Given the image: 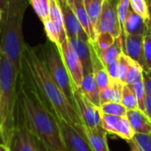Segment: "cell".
Masks as SVG:
<instances>
[{"label": "cell", "mask_w": 151, "mask_h": 151, "mask_svg": "<svg viewBox=\"0 0 151 151\" xmlns=\"http://www.w3.org/2000/svg\"><path fill=\"white\" fill-rule=\"evenodd\" d=\"M17 113L28 131L49 150L67 151L56 115L45 104L23 67L19 76Z\"/></svg>", "instance_id": "1"}, {"label": "cell", "mask_w": 151, "mask_h": 151, "mask_svg": "<svg viewBox=\"0 0 151 151\" xmlns=\"http://www.w3.org/2000/svg\"><path fill=\"white\" fill-rule=\"evenodd\" d=\"M21 67L27 71L43 101L56 117L70 123L81 133V129L83 124L77 111L69 104L54 81L44 61L36 50L27 44L23 53Z\"/></svg>", "instance_id": "2"}, {"label": "cell", "mask_w": 151, "mask_h": 151, "mask_svg": "<svg viewBox=\"0 0 151 151\" xmlns=\"http://www.w3.org/2000/svg\"><path fill=\"white\" fill-rule=\"evenodd\" d=\"M19 72L0 52V143L10 147L17 123Z\"/></svg>", "instance_id": "3"}, {"label": "cell", "mask_w": 151, "mask_h": 151, "mask_svg": "<svg viewBox=\"0 0 151 151\" xmlns=\"http://www.w3.org/2000/svg\"><path fill=\"white\" fill-rule=\"evenodd\" d=\"M28 0H10L0 21V52L20 73L26 43L22 34L23 19Z\"/></svg>", "instance_id": "4"}, {"label": "cell", "mask_w": 151, "mask_h": 151, "mask_svg": "<svg viewBox=\"0 0 151 151\" xmlns=\"http://www.w3.org/2000/svg\"><path fill=\"white\" fill-rule=\"evenodd\" d=\"M41 48V58L44 61L52 79L59 87L69 104L76 110L73 93L75 86L65 67L59 48L50 42H46Z\"/></svg>", "instance_id": "5"}, {"label": "cell", "mask_w": 151, "mask_h": 151, "mask_svg": "<svg viewBox=\"0 0 151 151\" xmlns=\"http://www.w3.org/2000/svg\"><path fill=\"white\" fill-rule=\"evenodd\" d=\"M95 29L96 35L103 32H108L115 38L121 35L122 28L118 15L117 4L112 0L104 1L102 12Z\"/></svg>", "instance_id": "6"}, {"label": "cell", "mask_w": 151, "mask_h": 151, "mask_svg": "<svg viewBox=\"0 0 151 151\" xmlns=\"http://www.w3.org/2000/svg\"><path fill=\"white\" fill-rule=\"evenodd\" d=\"M74 100L76 111L82 121L83 126L88 127H96L101 126L102 111L100 107L91 103L80 90L74 88Z\"/></svg>", "instance_id": "7"}, {"label": "cell", "mask_w": 151, "mask_h": 151, "mask_svg": "<svg viewBox=\"0 0 151 151\" xmlns=\"http://www.w3.org/2000/svg\"><path fill=\"white\" fill-rule=\"evenodd\" d=\"M59 50L75 88H80L84 76L83 67L78 55L76 54L67 38L65 41H64V42L61 43Z\"/></svg>", "instance_id": "8"}, {"label": "cell", "mask_w": 151, "mask_h": 151, "mask_svg": "<svg viewBox=\"0 0 151 151\" xmlns=\"http://www.w3.org/2000/svg\"><path fill=\"white\" fill-rule=\"evenodd\" d=\"M58 121L67 151H94L86 137L73 125L60 119Z\"/></svg>", "instance_id": "9"}, {"label": "cell", "mask_w": 151, "mask_h": 151, "mask_svg": "<svg viewBox=\"0 0 151 151\" xmlns=\"http://www.w3.org/2000/svg\"><path fill=\"white\" fill-rule=\"evenodd\" d=\"M60 5L63 18H64V25L65 28V33L67 38H79L85 42H90L88 35L83 29L77 17L68 5L66 1L58 0Z\"/></svg>", "instance_id": "10"}, {"label": "cell", "mask_w": 151, "mask_h": 151, "mask_svg": "<svg viewBox=\"0 0 151 151\" xmlns=\"http://www.w3.org/2000/svg\"><path fill=\"white\" fill-rule=\"evenodd\" d=\"M10 151H36L31 133L17 113V123L12 137Z\"/></svg>", "instance_id": "11"}, {"label": "cell", "mask_w": 151, "mask_h": 151, "mask_svg": "<svg viewBox=\"0 0 151 151\" xmlns=\"http://www.w3.org/2000/svg\"><path fill=\"white\" fill-rule=\"evenodd\" d=\"M123 34V51L132 60L138 63L143 69L148 71L143 49L144 35H129Z\"/></svg>", "instance_id": "12"}, {"label": "cell", "mask_w": 151, "mask_h": 151, "mask_svg": "<svg viewBox=\"0 0 151 151\" xmlns=\"http://www.w3.org/2000/svg\"><path fill=\"white\" fill-rule=\"evenodd\" d=\"M81 134H84L94 151H111L108 145V133L102 127H81Z\"/></svg>", "instance_id": "13"}, {"label": "cell", "mask_w": 151, "mask_h": 151, "mask_svg": "<svg viewBox=\"0 0 151 151\" xmlns=\"http://www.w3.org/2000/svg\"><path fill=\"white\" fill-rule=\"evenodd\" d=\"M66 2L88 35L90 42H94L96 38V33L85 8L84 0H67Z\"/></svg>", "instance_id": "14"}, {"label": "cell", "mask_w": 151, "mask_h": 151, "mask_svg": "<svg viewBox=\"0 0 151 151\" xmlns=\"http://www.w3.org/2000/svg\"><path fill=\"white\" fill-rule=\"evenodd\" d=\"M67 39L81 62L83 67V73L87 74V73H93L91 42H85L79 38H67Z\"/></svg>", "instance_id": "15"}, {"label": "cell", "mask_w": 151, "mask_h": 151, "mask_svg": "<svg viewBox=\"0 0 151 151\" xmlns=\"http://www.w3.org/2000/svg\"><path fill=\"white\" fill-rule=\"evenodd\" d=\"M147 30L146 20L132 9L129 10L122 27V33L129 35H144Z\"/></svg>", "instance_id": "16"}, {"label": "cell", "mask_w": 151, "mask_h": 151, "mask_svg": "<svg viewBox=\"0 0 151 151\" xmlns=\"http://www.w3.org/2000/svg\"><path fill=\"white\" fill-rule=\"evenodd\" d=\"M127 118L135 134H151V121L144 111L140 109L127 111Z\"/></svg>", "instance_id": "17"}, {"label": "cell", "mask_w": 151, "mask_h": 151, "mask_svg": "<svg viewBox=\"0 0 151 151\" xmlns=\"http://www.w3.org/2000/svg\"><path fill=\"white\" fill-rule=\"evenodd\" d=\"M80 90L95 105L100 107V90L93 73L84 74Z\"/></svg>", "instance_id": "18"}, {"label": "cell", "mask_w": 151, "mask_h": 151, "mask_svg": "<svg viewBox=\"0 0 151 151\" xmlns=\"http://www.w3.org/2000/svg\"><path fill=\"white\" fill-rule=\"evenodd\" d=\"M123 52V34H121L119 37L115 38V41L111 46H110L107 50L96 54L105 67L106 65L117 61Z\"/></svg>", "instance_id": "19"}, {"label": "cell", "mask_w": 151, "mask_h": 151, "mask_svg": "<svg viewBox=\"0 0 151 151\" xmlns=\"http://www.w3.org/2000/svg\"><path fill=\"white\" fill-rule=\"evenodd\" d=\"M49 14H50V19L52 20V22L55 24L58 29L60 45H61V43L66 40L67 36L65 33V25H64V18H63L62 11H61L60 5L58 0H50Z\"/></svg>", "instance_id": "20"}, {"label": "cell", "mask_w": 151, "mask_h": 151, "mask_svg": "<svg viewBox=\"0 0 151 151\" xmlns=\"http://www.w3.org/2000/svg\"><path fill=\"white\" fill-rule=\"evenodd\" d=\"M113 134L117 135L118 137L127 142L134 138L135 132L134 131L127 118L123 117V118H120L119 121L118 122V124L114 129Z\"/></svg>", "instance_id": "21"}, {"label": "cell", "mask_w": 151, "mask_h": 151, "mask_svg": "<svg viewBox=\"0 0 151 151\" xmlns=\"http://www.w3.org/2000/svg\"><path fill=\"white\" fill-rule=\"evenodd\" d=\"M104 1V0H84L85 8L94 27H96L101 15Z\"/></svg>", "instance_id": "22"}, {"label": "cell", "mask_w": 151, "mask_h": 151, "mask_svg": "<svg viewBox=\"0 0 151 151\" xmlns=\"http://www.w3.org/2000/svg\"><path fill=\"white\" fill-rule=\"evenodd\" d=\"M114 41H115V37L111 34L108 32H103L96 35V41L92 42V44L96 53H99L107 50L110 46H111Z\"/></svg>", "instance_id": "23"}, {"label": "cell", "mask_w": 151, "mask_h": 151, "mask_svg": "<svg viewBox=\"0 0 151 151\" xmlns=\"http://www.w3.org/2000/svg\"><path fill=\"white\" fill-rule=\"evenodd\" d=\"M120 104L126 107L127 111L132 110H137L138 107V102L135 97V95L132 88L127 86V84L124 85L123 90H122V96H121V102Z\"/></svg>", "instance_id": "24"}, {"label": "cell", "mask_w": 151, "mask_h": 151, "mask_svg": "<svg viewBox=\"0 0 151 151\" xmlns=\"http://www.w3.org/2000/svg\"><path fill=\"white\" fill-rule=\"evenodd\" d=\"M29 4L42 22L50 18V0H29Z\"/></svg>", "instance_id": "25"}, {"label": "cell", "mask_w": 151, "mask_h": 151, "mask_svg": "<svg viewBox=\"0 0 151 151\" xmlns=\"http://www.w3.org/2000/svg\"><path fill=\"white\" fill-rule=\"evenodd\" d=\"M142 73H143L142 67L138 63H136L135 61L131 59L129 70H128L127 80H126V84L128 86H131V85H134L136 82L142 81Z\"/></svg>", "instance_id": "26"}, {"label": "cell", "mask_w": 151, "mask_h": 151, "mask_svg": "<svg viewBox=\"0 0 151 151\" xmlns=\"http://www.w3.org/2000/svg\"><path fill=\"white\" fill-rule=\"evenodd\" d=\"M100 109L103 113L115 115V116H118L120 118L127 117V110L126 109V107L124 105H122L121 104L113 103V102H110V103L102 104L100 106Z\"/></svg>", "instance_id": "27"}, {"label": "cell", "mask_w": 151, "mask_h": 151, "mask_svg": "<svg viewBox=\"0 0 151 151\" xmlns=\"http://www.w3.org/2000/svg\"><path fill=\"white\" fill-rule=\"evenodd\" d=\"M128 86V85H127ZM132 90L134 91L135 97L138 102V107L141 111H145V103H146V97H147V92L145 89V86L143 83V81H140L136 82L134 85L129 86Z\"/></svg>", "instance_id": "28"}, {"label": "cell", "mask_w": 151, "mask_h": 151, "mask_svg": "<svg viewBox=\"0 0 151 151\" xmlns=\"http://www.w3.org/2000/svg\"><path fill=\"white\" fill-rule=\"evenodd\" d=\"M42 24H43L44 31H45V34L47 35L49 42L54 43L60 49L59 35H58V29H57L55 24L52 22V20L50 18L45 19L44 21H42Z\"/></svg>", "instance_id": "29"}, {"label": "cell", "mask_w": 151, "mask_h": 151, "mask_svg": "<svg viewBox=\"0 0 151 151\" xmlns=\"http://www.w3.org/2000/svg\"><path fill=\"white\" fill-rule=\"evenodd\" d=\"M131 58L127 56L124 52L121 53V55L119 58V75H118V81H119L121 83L126 84V80L127 76V73L129 70Z\"/></svg>", "instance_id": "30"}, {"label": "cell", "mask_w": 151, "mask_h": 151, "mask_svg": "<svg viewBox=\"0 0 151 151\" xmlns=\"http://www.w3.org/2000/svg\"><path fill=\"white\" fill-rule=\"evenodd\" d=\"M119 119H120V117L102 112V115H101V126L108 134H113L114 129H115L118 122L119 121Z\"/></svg>", "instance_id": "31"}, {"label": "cell", "mask_w": 151, "mask_h": 151, "mask_svg": "<svg viewBox=\"0 0 151 151\" xmlns=\"http://www.w3.org/2000/svg\"><path fill=\"white\" fill-rule=\"evenodd\" d=\"M130 6L132 10L138 15L142 17L146 20V22L149 20V6L146 0H130Z\"/></svg>", "instance_id": "32"}, {"label": "cell", "mask_w": 151, "mask_h": 151, "mask_svg": "<svg viewBox=\"0 0 151 151\" xmlns=\"http://www.w3.org/2000/svg\"><path fill=\"white\" fill-rule=\"evenodd\" d=\"M143 49L147 69L151 70V29L150 27H148L143 36Z\"/></svg>", "instance_id": "33"}, {"label": "cell", "mask_w": 151, "mask_h": 151, "mask_svg": "<svg viewBox=\"0 0 151 151\" xmlns=\"http://www.w3.org/2000/svg\"><path fill=\"white\" fill-rule=\"evenodd\" d=\"M117 10H118V15L122 28L126 17L130 10V0H119L117 3Z\"/></svg>", "instance_id": "34"}, {"label": "cell", "mask_w": 151, "mask_h": 151, "mask_svg": "<svg viewBox=\"0 0 151 151\" xmlns=\"http://www.w3.org/2000/svg\"><path fill=\"white\" fill-rule=\"evenodd\" d=\"M133 139L144 151H151V134H135Z\"/></svg>", "instance_id": "35"}, {"label": "cell", "mask_w": 151, "mask_h": 151, "mask_svg": "<svg viewBox=\"0 0 151 151\" xmlns=\"http://www.w3.org/2000/svg\"><path fill=\"white\" fill-rule=\"evenodd\" d=\"M111 80H118L119 75V59L105 66Z\"/></svg>", "instance_id": "36"}, {"label": "cell", "mask_w": 151, "mask_h": 151, "mask_svg": "<svg viewBox=\"0 0 151 151\" xmlns=\"http://www.w3.org/2000/svg\"><path fill=\"white\" fill-rule=\"evenodd\" d=\"M142 81L145 86L147 95L151 96V70L143 71L142 73Z\"/></svg>", "instance_id": "37"}, {"label": "cell", "mask_w": 151, "mask_h": 151, "mask_svg": "<svg viewBox=\"0 0 151 151\" xmlns=\"http://www.w3.org/2000/svg\"><path fill=\"white\" fill-rule=\"evenodd\" d=\"M32 137H33V141H34V143H35V150L36 151H50L47 147L38 139L36 138L35 136H34L32 134Z\"/></svg>", "instance_id": "38"}, {"label": "cell", "mask_w": 151, "mask_h": 151, "mask_svg": "<svg viewBox=\"0 0 151 151\" xmlns=\"http://www.w3.org/2000/svg\"><path fill=\"white\" fill-rule=\"evenodd\" d=\"M151 121V96L147 95L145 103V111H144Z\"/></svg>", "instance_id": "39"}, {"label": "cell", "mask_w": 151, "mask_h": 151, "mask_svg": "<svg viewBox=\"0 0 151 151\" xmlns=\"http://www.w3.org/2000/svg\"><path fill=\"white\" fill-rule=\"evenodd\" d=\"M127 142H128V144H129V146H130V150L131 151H144L137 143H136V142L134 140V139H132V140H130V141H127Z\"/></svg>", "instance_id": "40"}, {"label": "cell", "mask_w": 151, "mask_h": 151, "mask_svg": "<svg viewBox=\"0 0 151 151\" xmlns=\"http://www.w3.org/2000/svg\"><path fill=\"white\" fill-rule=\"evenodd\" d=\"M9 2H10V0H0V11L2 12V14L5 11Z\"/></svg>", "instance_id": "41"}, {"label": "cell", "mask_w": 151, "mask_h": 151, "mask_svg": "<svg viewBox=\"0 0 151 151\" xmlns=\"http://www.w3.org/2000/svg\"><path fill=\"white\" fill-rule=\"evenodd\" d=\"M147 2H148V6H149V14H150V18H149V20H148L146 23H147L148 27L151 28V0H147Z\"/></svg>", "instance_id": "42"}, {"label": "cell", "mask_w": 151, "mask_h": 151, "mask_svg": "<svg viewBox=\"0 0 151 151\" xmlns=\"http://www.w3.org/2000/svg\"><path fill=\"white\" fill-rule=\"evenodd\" d=\"M0 151H10V149L8 147H6L5 145L0 143Z\"/></svg>", "instance_id": "43"}, {"label": "cell", "mask_w": 151, "mask_h": 151, "mask_svg": "<svg viewBox=\"0 0 151 151\" xmlns=\"http://www.w3.org/2000/svg\"><path fill=\"white\" fill-rule=\"evenodd\" d=\"M64 1H67V0H64Z\"/></svg>", "instance_id": "44"}, {"label": "cell", "mask_w": 151, "mask_h": 151, "mask_svg": "<svg viewBox=\"0 0 151 151\" xmlns=\"http://www.w3.org/2000/svg\"><path fill=\"white\" fill-rule=\"evenodd\" d=\"M146 1H147V0H146Z\"/></svg>", "instance_id": "45"}, {"label": "cell", "mask_w": 151, "mask_h": 151, "mask_svg": "<svg viewBox=\"0 0 151 151\" xmlns=\"http://www.w3.org/2000/svg\"><path fill=\"white\" fill-rule=\"evenodd\" d=\"M150 29H151V28H150Z\"/></svg>", "instance_id": "46"}]
</instances>
